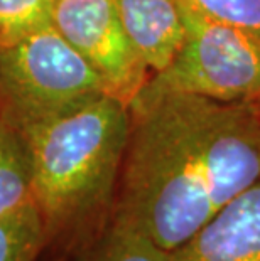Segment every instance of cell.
Masks as SVG:
<instances>
[{
	"mask_svg": "<svg viewBox=\"0 0 260 261\" xmlns=\"http://www.w3.org/2000/svg\"><path fill=\"white\" fill-rule=\"evenodd\" d=\"M107 94L102 77L54 25L0 49V112L22 126Z\"/></svg>",
	"mask_w": 260,
	"mask_h": 261,
	"instance_id": "obj_3",
	"label": "cell"
},
{
	"mask_svg": "<svg viewBox=\"0 0 260 261\" xmlns=\"http://www.w3.org/2000/svg\"><path fill=\"white\" fill-rule=\"evenodd\" d=\"M68 261H169V251L134 227L112 221L100 240Z\"/></svg>",
	"mask_w": 260,
	"mask_h": 261,
	"instance_id": "obj_10",
	"label": "cell"
},
{
	"mask_svg": "<svg viewBox=\"0 0 260 261\" xmlns=\"http://www.w3.org/2000/svg\"><path fill=\"white\" fill-rule=\"evenodd\" d=\"M169 261H260V180L169 251Z\"/></svg>",
	"mask_w": 260,
	"mask_h": 261,
	"instance_id": "obj_6",
	"label": "cell"
},
{
	"mask_svg": "<svg viewBox=\"0 0 260 261\" xmlns=\"http://www.w3.org/2000/svg\"><path fill=\"white\" fill-rule=\"evenodd\" d=\"M32 202L29 150L20 130L0 112V216Z\"/></svg>",
	"mask_w": 260,
	"mask_h": 261,
	"instance_id": "obj_8",
	"label": "cell"
},
{
	"mask_svg": "<svg viewBox=\"0 0 260 261\" xmlns=\"http://www.w3.org/2000/svg\"><path fill=\"white\" fill-rule=\"evenodd\" d=\"M53 25L97 71L108 96L127 107L152 76L127 36L113 0H56Z\"/></svg>",
	"mask_w": 260,
	"mask_h": 261,
	"instance_id": "obj_5",
	"label": "cell"
},
{
	"mask_svg": "<svg viewBox=\"0 0 260 261\" xmlns=\"http://www.w3.org/2000/svg\"><path fill=\"white\" fill-rule=\"evenodd\" d=\"M129 112L113 221L166 251L260 180V107L217 101L149 77Z\"/></svg>",
	"mask_w": 260,
	"mask_h": 261,
	"instance_id": "obj_1",
	"label": "cell"
},
{
	"mask_svg": "<svg viewBox=\"0 0 260 261\" xmlns=\"http://www.w3.org/2000/svg\"><path fill=\"white\" fill-rule=\"evenodd\" d=\"M46 229L36 202L0 216V261H41Z\"/></svg>",
	"mask_w": 260,
	"mask_h": 261,
	"instance_id": "obj_9",
	"label": "cell"
},
{
	"mask_svg": "<svg viewBox=\"0 0 260 261\" xmlns=\"http://www.w3.org/2000/svg\"><path fill=\"white\" fill-rule=\"evenodd\" d=\"M56 0H0V49L53 25Z\"/></svg>",
	"mask_w": 260,
	"mask_h": 261,
	"instance_id": "obj_11",
	"label": "cell"
},
{
	"mask_svg": "<svg viewBox=\"0 0 260 261\" xmlns=\"http://www.w3.org/2000/svg\"><path fill=\"white\" fill-rule=\"evenodd\" d=\"M19 130L29 150L46 253L71 259L100 240L113 221L130 132L129 107L103 94Z\"/></svg>",
	"mask_w": 260,
	"mask_h": 261,
	"instance_id": "obj_2",
	"label": "cell"
},
{
	"mask_svg": "<svg viewBox=\"0 0 260 261\" xmlns=\"http://www.w3.org/2000/svg\"><path fill=\"white\" fill-rule=\"evenodd\" d=\"M48 261H68V258H63V256H49Z\"/></svg>",
	"mask_w": 260,
	"mask_h": 261,
	"instance_id": "obj_13",
	"label": "cell"
},
{
	"mask_svg": "<svg viewBox=\"0 0 260 261\" xmlns=\"http://www.w3.org/2000/svg\"><path fill=\"white\" fill-rule=\"evenodd\" d=\"M182 10L186 37L181 51L152 80L160 86L217 101L260 107V39Z\"/></svg>",
	"mask_w": 260,
	"mask_h": 261,
	"instance_id": "obj_4",
	"label": "cell"
},
{
	"mask_svg": "<svg viewBox=\"0 0 260 261\" xmlns=\"http://www.w3.org/2000/svg\"><path fill=\"white\" fill-rule=\"evenodd\" d=\"M187 10L260 39V0H179Z\"/></svg>",
	"mask_w": 260,
	"mask_h": 261,
	"instance_id": "obj_12",
	"label": "cell"
},
{
	"mask_svg": "<svg viewBox=\"0 0 260 261\" xmlns=\"http://www.w3.org/2000/svg\"><path fill=\"white\" fill-rule=\"evenodd\" d=\"M113 4L127 36L151 73L169 68L186 37L179 0H113Z\"/></svg>",
	"mask_w": 260,
	"mask_h": 261,
	"instance_id": "obj_7",
	"label": "cell"
}]
</instances>
